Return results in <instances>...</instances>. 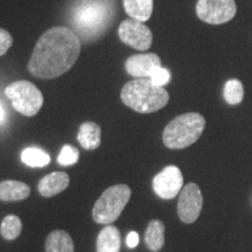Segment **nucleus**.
Segmentation results:
<instances>
[{
  "instance_id": "1",
  "label": "nucleus",
  "mask_w": 252,
  "mask_h": 252,
  "mask_svg": "<svg viewBox=\"0 0 252 252\" xmlns=\"http://www.w3.org/2000/svg\"><path fill=\"white\" fill-rule=\"evenodd\" d=\"M81 54V40L68 27H53L43 33L28 62L33 76L52 80L71 69Z\"/></svg>"
},
{
  "instance_id": "2",
  "label": "nucleus",
  "mask_w": 252,
  "mask_h": 252,
  "mask_svg": "<svg viewBox=\"0 0 252 252\" xmlns=\"http://www.w3.org/2000/svg\"><path fill=\"white\" fill-rule=\"evenodd\" d=\"M116 0H76L69 14L71 31L84 42L99 39L116 15Z\"/></svg>"
},
{
  "instance_id": "3",
  "label": "nucleus",
  "mask_w": 252,
  "mask_h": 252,
  "mask_svg": "<svg viewBox=\"0 0 252 252\" xmlns=\"http://www.w3.org/2000/svg\"><path fill=\"white\" fill-rule=\"evenodd\" d=\"M121 98L126 106L139 113H152L165 108L169 94L163 87L156 86L149 77L135 78L123 87Z\"/></svg>"
},
{
  "instance_id": "4",
  "label": "nucleus",
  "mask_w": 252,
  "mask_h": 252,
  "mask_svg": "<svg viewBox=\"0 0 252 252\" xmlns=\"http://www.w3.org/2000/svg\"><path fill=\"white\" fill-rule=\"evenodd\" d=\"M206 126V119L197 112H188L168 123L162 133L166 147L181 150L196 143Z\"/></svg>"
},
{
  "instance_id": "5",
  "label": "nucleus",
  "mask_w": 252,
  "mask_h": 252,
  "mask_svg": "<svg viewBox=\"0 0 252 252\" xmlns=\"http://www.w3.org/2000/svg\"><path fill=\"white\" fill-rule=\"evenodd\" d=\"M131 197L127 185H115L100 195L93 209V219L98 224H111L121 214Z\"/></svg>"
},
{
  "instance_id": "6",
  "label": "nucleus",
  "mask_w": 252,
  "mask_h": 252,
  "mask_svg": "<svg viewBox=\"0 0 252 252\" xmlns=\"http://www.w3.org/2000/svg\"><path fill=\"white\" fill-rule=\"evenodd\" d=\"M5 94L19 113L33 117L43 105L41 91L30 81H17L6 87Z\"/></svg>"
},
{
  "instance_id": "7",
  "label": "nucleus",
  "mask_w": 252,
  "mask_h": 252,
  "mask_svg": "<svg viewBox=\"0 0 252 252\" xmlns=\"http://www.w3.org/2000/svg\"><path fill=\"white\" fill-rule=\"evenodd\" d=\"M235 0H198L196 14L204 23L220 25L228 23L236 15Z\"/></svg>"
},
{
  "instance_id": "8",
  "label": "nucleus",
  "mask_w": 252,
  "mask_h": 252,
  "mask_svg": "<svg viewBox=\"0 0 252 252\" xmlns=\"http://www.w3.org/2000/svg\"><path fill=\"white\" fill-rule=\"evenodd\" d=\"M118 36L123 43L141 52L150 49L153 41L150 28L134 19H127L119 25Z\"/></svg>"
},
{
  "instance_id": "9",
  "label": "nucleus",
  "mask_w": 252,
  "mask_h": 252,
  "mask_svg": "<svg viewBox=\"0 0 252 252\" xmlns=\"http://www.w3.org/2000/svg\"><path fill=\"white\" fill-rule=\"evenodd\" d=\"M203 206V196L196 184L186 185L180 191L178 215L182 222L190 224L200 216Z\"/></svg>"
},
{
  "instance_id": "10",
  "label": "nucleus",
  "mask_w": 252,
  "mask_h": 252,
  "mask_svg": "<svg viewBox=\"0 0 252 252\" xmlns=\"http://www.w3.org/2000/svg\"><path fill=\"white\" fill-rule=\"evenodd\" d=\"M184 188V176L176 166H167L153 179L154 193L163 200L174 198Z\"/></svg>"
},
{
  "instance_id": "11",
  "label": "nucleus",
  "mask_w": 252,
  "mask_h": 252,
  "mask_svg": "<svg viewBox=\"0 0 252 252\" xmlns=\"http://www.w3.org/2000/svg\"><path fill=\"white\" fill-rule=\"evenodd\" d=\"M161 65L160 58L154 53L132 55L126 60L125 69L127 74L135 78L149 77L152 69Z\"/></svg>"
},
{
  "instance_id": "12",
  "label": "nucleus",
  "mask_w": 252,
  "mask_h": 252,
  "mask_svg": "<svg viewBox=\"0 0 252 252\" xmlns=\"http://www.w3.org/2000/svg\"><path fill=\"white\" fill-rule=\"evenodd\" d=\"M70 182L69 175L64 172H54L46 175L39 181L37 190L43 197L55 196L65 190Z\"/></svg>"
},
{
  "instance_id": "13",
  "label": "nucleus",
  "mask_w": 252,
  "mask_h": 252,
  "mask_svg": "<svg viewBox=\"0 0 252 252\" xmlns=\"http://www.w3.org/2000/svg\"><path fill=\"white\" fill-rule=\"evenodd\" d=\"M31 195V187L27 184L17 180H5L0 182V200L5 202H14L27 198Z\"/></svg>"
},
{
  "instance_id": "14",
  "label": "nucleus",
  "mask_w": 252,
  "mask_h": 252,
  "mask_svg": "<svg viewBox=\"0 0 252 252\" xmlns=\"http://www.w3.org/2000/svg\"><path fill=\"white\" fill-rule=\"evenodd\" d=\"M100 127L94 122H86L80 126L77 140L84 150L94 151L100 145Z\"/></svg>"
},
{
  "instance_id": "15",
  "label": "nucleus",
  "mask_w": 252,
  "mask_h": 252,
  "mask_svg": "<svg viewBox=\"0 0 252 252\" xmlns=\"http://www.w3.org/2000/svg\"><path fill=\"white\" fill-rule=\"evenodd\" d=\"M121 250V234L113 225L103 228L97 237V252H119Z\"/></svg>"
},
{
  "instance_id": "16",
  "label": "nucleus",
  "mask_w": 252,
  "mask_h": 252,
  "mask_svg": "<svg viewBox=\"0 0 252 252\" xmlns=\"http://www.w3.org/2000/svg\"><path fill=\"white\" fill-rule=\"evenodd\" d=\"M125 12L134 20L145 23L153 12V0H123Z\"/></svg>"
},
{
  "instance_id": "17",
  "label": "nucleus",
  "mask_w": 252,
  "mask_h": 252,
  "mask_svg": "<svg viewBox=\"0 0 252 252\" xmlns=\"http://www.w3.org/2000/svg\"><path fill=\"white\" fill-rule=\"evenodd\" d=\"M145 242L150 251H160L165 244V224L160 220H151L145 232Z\"/></svg>"
},
{
  "instance_id": "18",
  "label": "nucleus",
  "mask_w": 252,
  "mask_h": 252,
  "mask_svg": "<svg viewBox=\"0 0 252 252\" xmlns=\"http://www.w3.org/2000/svg\"><path fill=\"white\" fill-rule=\"evenodd\" d=\"M46 252H74V242L64 230H55L48 235L45 245Z\"/></svg>"
},
{
  "instance_id": "19",
  "label": "nucleus",
  "mask_w": 252,
  "mask_h": 252,
  "mask_svg": "<svg viewBox=\"0 0 252 252\" xmlns=\"http://www.w3.org/2000/svg\"><path fill=\"white\" fill-rule=\"evenodd\" d=\"M21 160L25 165L34 167H45L50 162V157L45 151L37 149V147H28L21 154Z\"/></svg>"
},
{
  "instance_id": "20",
  "label": "nucleus",
  "mask_w": 252,
  "mask_h": 252,
  "mask_svg": "<svg viewBox=\"0 0 252 252\" xmlns=\"http://www.w3.org/2000/svg\"><path fill=\"white\" fill-rule=\"evenodd\" d=\"M23 230V223L21 220L17 215H7L2 220L1 225H0V234L2 238L7 241H13L18 238Z\"/></svg>"
},
{
  "instance_id": "21",
  "label": "nucleus",
  "mask_w": 252,
  "mask_h": 252,
  "mask_svg": "<svg viewBox=\"0 0 252 252\" xmlns=\"http://www.w3.org/2000/svg\"><path fill=\"white\" fill-rule=\"evenodd\" d=\"M223 96L226 103L230 105H236L241 103L244 97V88L243 84L238 80H230L225 83L224 90H223Z\"/></svg>"
},
{
  "instance_id": "22",
  "label": "nucleus",
  "mask_w": 252,
  "mask_h": 252,
  "mask_svg": "<svg viewBox=\"0 0 252 252\" xmlns=\"http://www.w3.org/2000/svg\"><path fill=\"white\" fill-rule=\"evenodd\" d=\"M78 158H80V152L76 147L71 146V145H64L62 147L61 153L59 154L58 162L62 166H71L78 161Z\"/></svg>"
},
{
  "instance_id": "23",
  "label": "nucleus",
  "mask_w": 252,
  "mask_h": 252,
  "mask_svg": "<svg viewBox=\"0 0 252 252\" xmlns=\"http://www.w3.org/2000/svg\"><path fill=\"white\" fill-rule=\"evenodd\" d=\"M149 78L156 84V86L163 87L165 84L168 83L169 80H171V74H169V71L167 70V69L162 68L161 65H159V67L152 69V71H151L149 75Z\"/></svg>"
},
{
  "instance_id": "24",
  "label": "nucleus",
  "mask_w": 252,
  "mask_h": 252,
  "mask_svg": "<svg viewBox=\"0 0 252 252\" xmlns=\"http://www.w3.org/2000/svg\"><path fill=\"white\" fill-rule=\"evenodd\" d=\"M12 45H13V37L11 33L4 28H0V56L5 55Z\"/></svg>"
},
{
  "instance_id": "25",
  "label": "nucleus",
  "mask_w": 252,
  "mask_h": 252,
  "mask_svg": "<svg viewBox=\"0 0 252 252\" xmlns=\"http://www.w3.org/2000/svg\"><path fill=\"white\" fill-rule=\"evenodd\" d=\"M126 244H127V247L131 249L135 248L139 244V236H138L137 232L131 231L130 234L127 235V237H126Z\"/></svg>"
},
{
  "instance_id": "26",
  "label": "nucleus",
  "mask_w": 252,
  "mask_h": 252,
  "mask_svg": "<svg viewBox=\"0 0 252 252\" xmlns=\"http://www.w3.org/2000/svg\"><path fill=\"white\" fill-rule=\"evenodd\" d=\"M2 119H4V110H2L1 105H0V122H1Z\"/></svg>"
}]
</instances>
